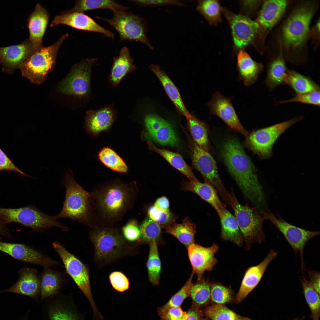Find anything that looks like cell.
<instances>
[{
    "label": "cell",
    "mask_w": 320,
    "mask_h": 320,
    "mask_svg": "<svg viewBox=\"0 0 320 320\" xmlns=\"http://www.w3.org/2000/svg\"><path fill=\"white\" fill-rule=\"evenodd\" d=\"M276 252L271 250L265 258L258 265L251 266L246 271L237 294L235 302H241L257 286L269 264L276 257Z\"/></svg>",
    "instance_id": "cb8c5ba5"
},
{
    "label": "cell",
    "mask_w": 320,
    "mask_h": 320,
    "mask_svg": "<svg viewBox=\"0 0 320 320\" xmlns=\"http://www.w3.org/2000/svg\"><path fill=\"white\" fill-rule=\"evenodd\" d=\"M109 278L112 287L117 291L123 292L128 289L129 285V280L121 272H113L109 275Z\"/></svg>",
    "instance_id": "816d5d0a"
},
{
    "label": "cell",
    "mask_w": 320,
    "mask_h": 320,
    "mask_svg": "<svg viewBox=\"0 0 320 320\" xmlns=\"http://www.w3.org/2000/svg\"><path fill=\"white\" fill-rule=\"evenodd\" d=\"M234 292L229 286L217 282H211L210 302L212 304L225 305L235 302Z\"/></svg>",
    "instance_id": "ee69618b"
},
{
    "label": "cell",
    "mask_w": 320,
    "mask_h": 320,
    "mask_svg": "<svg viewBox=\"0 0 320 320\" xmlns=\"http://www.w3.org/2000/svg\"><path fill=\"white\" fill-rule=\"evenodd\" d=\"M236 57L239 78L245 86H249L256 81L264 66L254 61L244 50L239 52Z\"/></svg>",
    "instance_id": "4dcf8cb0"
},
{
    "label": "cell",
    "mask_w": 320,
    "mask_h": 320,
    "mask_svg": "<svg viewBox=\"0 0 320 320\" xmlns=\"http://www.w3.org/2000/svg\"><path fill=\"white\" fill-rule=\"evenodd\" d=\"M315 11L313 5L308 3L299 5L294 9L283 28V39L286 46L296 48L305 41Z\"/></svg>",
    "instance_id": "9c48e42d"
},
{
    "label": "cell",
    "mask_w": 320,
    "mask_h": 320,
    "mask_svg": "<svg viewBox=\"0 0 320 320\" xmlns=\"http://www.w3.org/2000/svg\"><path fill=\"white\" fill-rule=\"evenodd\" d=\"M39 304L43 320H84L71 294L59 293Z\"/></svg>",
    "instance_id": "9a60e30c"
},
{
    "label": "cell",
    "mask_w": 320,
    "mask_h": 320,
    "mask_svg": "<svg viewBox=\"0 0 320 320\" xmlns=\"http://www.w3.org/2000/svg\"><path fill=\"white\" fill-rule=\"evenodd\" d=\"M149 68L158 78L178 110L187 119L191 117L192 115L185 107L178 89L165 73L158 65L151 64Z\"/></svg>",
    "instance_id": "d6a6232c"
},
{
    "label": "cell",
    "mask_w": 320,
    "mask_h": 320,
    "mask_svg": "<svg viewBox=\"0 0 320 320\" xmlns=\"http://www.w3.org/2000/svg\"><path fill=\"white\" fill-rule=\"evenodd\" d=\"M7 224L0 219V239L1 240L2 237L8 239L13 238L10 233L12 231L8 228Z\"/></svg>",
    "instance_id": "6125c7cd"
},
{
    "label": "cell",
    "mask_w": 320,
    "mask_h": 320,
    "mask_svg": "<svg viewBox=\"0 0 320 320\" xmlns=\"http://www.w3.org/2000/svg\"><path fill=\"white\" fill-rule=\"evenodd\" d=\"M260 213L264 219L271 222L282 234L295 254L296 255L299 252L303 273L305 268L303 257L304 248L309 240L319 235L320 231H310L295 226L288 223L279 216H275L268 210H261Z\"/></svg>",
    "instance_id": "7c38bea8"
},
{
    "label": "cell",
    "mask_w": 320,
    "mask_h": 320,
    "mask_svg": "<svg viewBox=\"0 0 320 320\" xmlns=\"http://www.w3.org/2000/svg\"><path fill=\"white\" fill-rule=\"evenodd\" d=\"M62 183L66 194L62 209L55 215L57 219H70L89 226L92 225L94 202L92 194L87 192L75 181L72 171L68 169Z\"/></svg>",
    "instance_id": "7a4b0ae2"
},
{
    "label": "cell",
    "mask_w": 320,
    "mask_h": 320,
    "mask_svg": "<svg viewBox=\"0 0 320 320\" xmlns=\"http://www.w3.org/2000/svg\"><path fill=\"white\" fill-rule=\"evenodd\" d=\"M284 84L290 87L297 94L320 90L319 86L310 78L292 70L288 69Z\"/></svg>",
    "instance_id": "74e56055"
},
{
    "label": "cell",
    "mask_w": 320,
    "mask_h": 320,
    "mask_svg": "<svg viewBox=\"0 0 320 320\" xmlns=\"http://www.w3.org/2000/svg\"><path fill=\"white\" fill-rule=\"evenodd\" d=\"M98 156L103 164L113 171L126 172L128 170L127 166L123 159L108 147L103 148L99 152Z\"/></svg>",
    "instance_id": "bcb514c9"
},
{
    "label": "cell",
    "mask_w": 320,
    "mask_h": 320,
    "mask_svg": "<svg viewBox=\"0 0 320 320\" xmlns=\"http://www.w3.org/2000/svg\"><path fill=\"white\" fill-rule=\"evenodd\" d=\"M196 9L212 26H216L222 22L223 7L218 1L199 0Z\"/></svg>",
    "instance_id": "ab89813d"
},
{
    "label": "cell",
    "mask_w": 320,
    "mask_h": 320,
    "mask_svg": "<svg viewBox=\"0 0 320 320\" xmlns=\"http://www.w3.org/2000/svg\"><path fill=\"white\" fill-rule=\"evenodd\" d=\"M0 219L6 224L20 223L31 228L33 232L42 231L53 227L63 231L68 230L67 227L57 221L55 215H46L33 205L16 208L0 207Z\"/></svg>",
    "instance_id": "8992f818"
},
{
    "label": "cell",
    "mask_w": 320,
    "mask_h": 320,
    "mask_svg": "<svg viewBox=\"0 0 320 320\" xmlns=\"http://www.w3.org/2000/svg\"><path fill=\"white\" fill-rule=\"evenodd\" d=\"M162 228L160 225L149 218L146 219L140 228L141 241L149 244L155 241L159 244L161 242Z\"/></svg>",
    "instance_id": "7dc6e473"
},
{
    "label": "cell",
    "mask_w": 320,
    "mask_h": 320,
    "mask_svg": "<svg viewBox=\"0 0 320 320\" xmlns=\"http://www.w3.org/2000/svg\"><path fill=\"white\" fill-rule=\"evenodd\" d=\"M194 273L191 274L185 283L163 306L158 308V315L168 308L172 307H180L184 300L189 296L190 290L193 283Z\"/></svg>",
    "instance_id": "c3c4849f"
},
{
    "label": "cell",
    "mask_w": 320,
    "mask_h": 320,
    "mask_svg": "<svg viewBox=\"0 0 320 320\" xmlns=\"http://www.w3.org/2000/svg\"><path fill=\"white\" fill-rule=\"evenodd\" d=\"M220 219L222 239L230 241L239 247H241L244 240L235 216L225 208L223 216Z\"/></svg>",
    "instance_id": "836d02e7"
},
{
    "label": "cell",
    "mask_w": 320,
    "mask_h": 320,
    "mask_svg": "<svg viewBox=\"0 0 320 320\" xmlns=\"http://www.w3.org/2000/svg\"><path fill=\"white\" fill-rule=\"evenodd\" d=\"M147 144L150 149L160 155L172 166L185 175L189 180H198L193 174L190 167L180 155L165 149L159 148L150 141H147Z\"/></svg>",
    "instance_id": "8d00e7d4"
},
{
    "label": "cell",
    "mask_w": 320,
    "mask_h": 320,
    "mask_svg": "<svg viewBox=\"0 0 320 320\" xmlns=\"http://www.w3.org/2000/svg\"><path fill=\"white\" fill-rule=\"evenodd\" d=\"M303 119L302 117L298 116L254 131L247 136V144L252 151L262 159H268L272 155L273 146L279 137L289 128Z\"/></svg>",
    "instance_id": "8fae6325"
},
{
    "label": "cell",
    "mask_w": 320,
    "mask_h": 320,
    "mask_svg": "<svg viewBox=\"0 0 320 320\" xmlns=\"http://www.w3.org/2000/svg\"><path fill=\"white\" fill-rule=\"evenodd\" d=\"M28 314L26 315L25 316V317H24L22 320H28V316L29 315Z\"/></svg>",
    "instance_id": "be15d7a7"
},
{
    "label": "cell",
    "mask_w": 320,
    "mask_h": 320,
    "mask_svg": "<svg viewBox=\"0 0 320 320\" xmlns=\"http://www.w3.org/2000/svg\"><path fill=\"white\" fill-rule=\"evenodd\" d=\"M111 18L96 16L111 25L118 32L120 41L139 42L146 45L150 49L153 47L147 37L146 22L142 17L125 11L113 12Z\"/></svg>",
    "instance_id": "30bf717a"
},
{
    "label": "cell",
    "mask_w": 320,
    "mask_h": 320,
    "mask_svg": "<svg viewBox=\"0 0 320 320\" xmlns=\"http://www.w3.org/2000/svg\"><path fill=\"white\" fill-rule=\"evenodd\" d=\"M221 153L230 174L244 196L261 209L265 205L263 187L255 167L241 144L235 137H229L223 143Z\"/></svg>",
    "instance_id": "6da1fadb"
},
{
    "label": "cell",
    "mask_w": 320,
    "mask_h": 320,
    "mask_svg": "<svg viewBox=\"0 0 320 320\" xmlns=\"http://www.w3.org/2000/svg\"><path fill=\"white\" fill-rule=\"evenodd\" d=\"M131 188L116 182L103 187L96 193L97 207L105 219L114 221L121 218L133 201V189Z\"/></svg>",
    "instance_id": "3957f363"
},
{
    "label": "cell",
    "mask_w": 320,
    "mask_h": 320,
    "mask_svg": "<svg viewBox=\"0 0 320 320\" xmlns=\"http://www.w3.org/2000/svg\"><path fill=\"white\" fill-rule=\"evenodd\" d=\"M180 189L193 193L210 204L215 209L220 218L222 217L225 206L220 201L214 187L209 183L199 180L184 181Z\"/></svg>",
    "instance_id": "83f0119b"
},
{
    "label": "cell",
    "mask_w": 320,
    "mask_h": 320,
    "mask_svg": "<svg viewBox=\"0 0 320 320\" xmlns=\"http://www.w3.org/2000/svg\"><path fill=\"white\" fill-rule=\"evenodd\" d=\"M231 203L238 226L246 244V249H249L255 243L264 241L265 235L263 229L264 220L256 207L243 205L238 201L233 192L230 194Z\"/></svg>",
    "instance_id": "52a82bcc"
},
{
    "label": "cell",
    "mask_w": 320,
    "mask_h": 320,
    "mask_svg": "<svg viewBox=\"0 0 320 320\" xmlns=\"http://www.w3.org/2000/svg\"><path fill=\"white\" fill-rule=\"evenodd\" d=\"M99 9H107L113 12L125 11L128 7L113 0H80L76 1L74 6L71 9L64 12L83 13L87 11Z\"/></svg>",
    "instance_id": "d590c367"
},
{
    "label": "cell",
    "mask_w": 320,
    "mask_h": 320,
    "mask_svg": "<svg viewBox=\"0 0 320 320\" xmlns=\"http://www.w3.org/2000/svg\"><path fill=\"white\" fill-rule=\"evenodd\" d=\"M116 111L111 105H108L97 110H89L86 112L84 127L86 131L96 135L108 129L114 122Z\"/></svg>",
    "instance_id": "484cf974"
},
{
    "label": "cell",
    "mask_w": 320,
    "mask_h": 320,
    "mask_svg": "<svg viewBox=\"0 0 320 320\" xmlns=\"http://www.w3.org/2000/svg\"><path fill=\"white\" fill-rule=\"evenodd\" d=\"M287 1H265L255 20L259 28L261 39L264 38L281 18L288 5Z\"/></svg>",
    "instance_id": "44dd1931"
},
{
    "label": "cell",
    "mask_w": 320,
    "mask_h": 320,
    "mask_svg": "<svg viewBox=\"0 0 320 320\" xmlns=\"http://www.w3.org/2000/svg\"><path fill=\"white\" fill-rule=\"evenodd\" d=\"M219 248L218 244L214 243L209 247H205L194 243L187 248L188 258L191 264L192 271L201 279L204 272L213 269L217 262L215 257Z\"/></svg>",
    "instance_id": "d6986e66"
},
{
    "label": "cell",
    "mask_w": 320,
    "mask_h": 320,
    "mask_svg": "<svg viewBox=\"0 0 320 320\" xmlns=\"http://www.w3.org/2000/svg\"><path fill=\"white\" fill-rule=\"evenodd\" d=\"M204 315L201 308L192 306L181 320H200Z\"/></svg>",
    "instance_id": "680465c9"
},
{
    "label": "cell",
    "mask_w": 320,
    "mask_h": 320,
    "mask_svg": "<svg viewBox=\"0 0 320 320\" xmlns=\"http://www.w3.org/2000/svg\"><path fill=\"white\" fill-rule=\"evenodd\" d=\"M211 284L209 278L203 277L192 284L189 295L192 306L201 308L210 302Z\"/></svg>",
    "instance_id": "f35d334b"
},
{
    "label": "cell",
    "mask_w": 320,
    "mask_h": 320,
    "mask_svg": "<svg viewBox=\"0 0 320 320\" xmlns=\"http://www.w3.org/2000/svg\"><path fill=\"white\" fill-rule=\"evenodd\" d=\"M164 229L165 232L172 235L187 248L195 243L196 225L188 216L186 217L181 223L179 224L174 222Z\"/></svg>",
    "instance_id": "1f68e13d"
},
{
    "label": "cell",
    "mask_w": 320,
    "mask_h": 320,
    "mask_svg": "<svg viewBox=\"0 0 320 320\" xmlns=\"http://www.w3.org/2000/svg\"><path fill=\"white\" fill-rule=\"evenodd\" d=\"M155 208L166 212H170L169 203L166 196L159 197L156 200L153 206Z\"/></svg>",
    "instance_id": "94428289"
},
{
    "label": "cell",
    "mask_w": 320,
    "mask_h": 320,
    "mask_svg": "<svg viewBox=\"0 0 320 320\" xmlns=\"http://www.w3.org/2000/svg\"><path fill=\"white\" fill-rule=\"evenodd\" d=\"M49 268H44L40 275V295L39 304L59 293L64 284L65 279L62 275Z\"/></svg>",
    "instance_id": "f546056e"
},
{
    "label": "cell",
    "mask_w": 320,
    "mask_h": 320,
    "mask_svg": "<svg viewBox=\"0 0 320 320\" xmlns=\"http://www.w3.org/2000/svg\"><path fill=\"white\" fill-rule=\"evenodd\" d=\"M11 171L17 172L24 176H28L18 168L6 154L0 148V171Z\"/></svg>",
    "instance_id": "db71d44e"
},
{
    "label": "cell",
    "mask_w": 320,
    "mask_h": 320,
    "mask_svg": "<svg viewBox=\"0 0 320 320\" xmlns=\"http://www.w3.org/2000/svg\"><path fill=\"white\" fill-rule=\"evenodd\" d=\"M291 102L300 103L319 107L320 105V90L303 94H296L293 95V97L292 98L278 101L277 103L282 104Z\"/></svg>",
    "instance_id": "681fc988"
},
{
    "label": "cell",
    "mask_w": 320,
    "mask_h": 320,
    "mask_svg": "<svg viewBox=\"0 0 320 320\" xmlns=\"http://www.w3.org/2000/svg\"><path fill=\"white\" fill-rule=\"evenodd\" d=\"M288 70L281 56H279L270 62L265 80V84L270 91L284 84Z\"/></svg>",
    "instance_id": "e575fe53"
},
{
    "label": "cell",
    "mask_w": 320,
    "mask_h": 320,
    "mask_svg": "<svg viewBox=\"0 0 320 320\" xmlns=\"http://www.w3.org/2000/svg\"><path fill=\"white\" fill-rule=\"evenodd\" d=\"M309 281L314 289L320 294V272L316 271L309 270Z\"/></svg>",
    "instance_id": "91938a15"
},
{
    "label": "cell",
    "mask_w": 320,
    "mask_h": 320,
    "mask_svg": "<svg viewBox=\"0 0 320 320\" xmlns=\"http://www.w3.org/2000/svg\"><path fill=\"white\" fill-rule=\"evenodd\" d=\"M49 19L48 12L39 3L36 5L33 11L28 17L27 21L29 32L28 39L35 50L43 47V39Z\"/></svg>",
    "instance_id": "4316f807"
},
{
    "label": "cell",
    "mask_w": 320,
    "mask_h": 320,
    "mask_svg": "<svg viewBox=\"0 0 320 320\" xmlns=\"http://www.w3.org/2000/svg\"><path fill=\"white\" fill-rule=\"evenodd\" d=\"M187 120L191 133L196 143L201 148L209 152V143L206 126L192 115Z\"/></svg>",
    "instance_id": "f6af8a7d"
},
{
    "label": "cell",
    "mask_w": 320,
    "mask_h": 320,
    "mask_svg": "<svg viewBox=\"0 0 320 320\" xmlns=\"http://www.w3.org/2000/svg\"><path fill=\"white\" fill-rule=\"evenodd\" d=\"M93 244L95 255L97 259L103 260L114 257L118 255L124 245L121 236L115 229L100 228L90 233Z\"/></svg>",
    "instance_id": "2e32d148"
},
{
    "label": "cell",
    "mask_w": 320,
    "mask_h": 320,
    "mask_svg": "<svg viewBox=\"0 0 320 320\" xmlns=\"http://www.w3.org/2000/svg\"><path fill=\"white\" fill-rule=\"evenodd\" d=\"M208 105L211 113L218 116L231 128L245 136L248 135L240 123L229 98L217 92Z\"/></svg>",
    "instance_id": "7402d4cb"
},
{
    "label": "cell",
    "mask_w": 320,
    "mask_h": 320,
    "mask_svg": "<svg viewBox=\"0 0 320 320\" xmlns=\"http://www.w3.org/2000/svg\"><path fill=\"white\" fill-rule=\"evenodd\" d=\"M97 61L96 58H87L74 65L68 76L60 84L59 91L79 97L87 95L90 91L92 68Z\"/></svg>",
    "instance_id": "4fadbf2b"
},
{
    "label": "cell",
    "mask_w": 320,
    "mask_h": 320,
    "mask_svg": "<svg viewBox=\"0 0 320 320\" xmlns=\"http://www.w3.org/2000/svg\"><path fill=\"white\" fill-rule=\"evenodd\" d=\"M52 246L62 260L67 273L87 299L92 309L95 318L97 320H102L103 317L99 311L92 295L87 267L59 242H54Z\"/></svg>",
    "instance_id": "ba28073f"
},
{
    "label": "cell",
    "mask_w": 320,
    "mask_h": 320,
    "mask_svg": "<svg viewBox=\"0 0 320 320\" xmlns=\"http://www.w3.org/2000/svg\"><path fill=\"white\" fill-rule=\"evenodd\" d=\"M68 33L62 35L55 43L34 51L20 65L22 75L32 83L43 82L55 64L57 53Z\"/></svg>",
    "instance_id": "277c9868"
},
{
    "label": "cell",
    "mask_w": 320,
    "mask_h": 320,
    "mask_svg": "<svg viewBox=\"0 0 320 320\" xmlns=\"http://www.w3.org/2000/svg\"><path fill=\"white\" fill-rule=\"evenodd\" d=\"M259 1H241L239 2L240 12L239 13L250 18L257 10L260 3Z\"/></svg>",
    "instance_id": "9f6ffc18"
},
{
    "label": "cell",
    "mask_w": 320,
    "mask_h": 320,
    "mask_svg": "<svg viewBox=\"0 0 320 320\" xmlns=\"http://www.w3.org/2000/svg\"><path fill=\"white\" fill-rule=\"evenodd\" d=\"M65 25L75 28L101 33L107 37L113 39L114 34L110 31L101 26L93 19L83 13L65 12L55 16L50 26Z\"/></svg>",
    "instance_id": "603a6c76"
},
{
    "label": "cell",
    "mask_w": 320,
    "mask_h": 320,
    "mask_svg": "<svg viewBox=\"0 0 320 320\" xmlns=\"http://www.w3.org/2000/svg\"><path fill=\"white\" fill-rule=\"evenodd\" d=\"M0 251L19 261L39 265L44 268L60 264L33 247L25 244L0 241Z\"/></svg>",
    "instance_id": "ac0fdd59"
},
{
    "label": "cell",
    "mask_w": 320,
    "mask_h": 320,
    "mask_svg": "<svg viewBox=\"0 0 320 320\" xmlns=\"http://www.w3.org/2000/svg\"><path fill=\"white\" fill-rule=\"evenodd\" d=\"M131 1L140 5L144 6L172 5L185 7V6L180 1L174 0H134Z\"/></svg>",
    "instance_id": "11a10c76"
},
{
    "label": "cell",
    "mask_w": 320,
    "mask_h": 320,
    "mask_svg": "<svg viewBox=\"0 0 320 320\" xmlns=\"http://www.w3.org/2000/svg\"><path fill=\"white\" fill-rule=\"evenodd\" d=\"M222 14L229 26L233 42L232 53L236 57L241 51L252 46L259 49L261 40L257 23L251 18L239 14H235L223 7Z\"/></svg>",
    "instance_id": "5b68a950"
},
{
    "label": "cell",
    "mask_w": 320,
    "mask_h": 320,
    "mask_svg": "<svg viewBox=\"0 0 320 320\" xmlns=\"http://www.w3.org/2000/svg\"><path fill=\"white\" fill-rule=\"evenodd\" d=\"M149 250L146 265L149 281L154 286L159 284L161 270V265L155 241L149 244Z\"/></svg>",
    "instance_id": "60d3db41"
},
{
    "label": "cell",
    "mask_w": 320,
    "mask_h": 320,
    "mask_svg": "<svg viewBox=\"0 0 320 320\" xmlns=\"http://www.w3.org/2000/svg\"><path fill=\"white\" fill-rule=\"evenodd\" d=\"M145 130L143 137L146 140L161 145L176 146L179 140L173 127L168 121L154 114L146 116L144 119Z\"/></svg>",
    "instance_id": "e0dca14e"
},
{
    "label": "cell",
    "mask_w": 320,
    "mask_h": 320,
    "mask_svg": "<svg viewBox=\"0 0 320 320\" xmlns=\"http://www.w3.org/2000/svg\"><path fill=\"white\" fill-rule=\"evenodd\" d=\"M203 313L210 320H252L236 313L225 305L212 304L206 307Z\"/></svg>",
    "instance_id": "b9f144b4"
},
{
    "label": "cell",
    "mask_w": 320,
    "mask_h": 320,
    "mask_svg": "<svg viewBox=\"0 0 320 320\" xmlns=\"http://www.w3.org/2000/svg\"><path fill=\"white\" fill-rule=\"evenodd\" d=\"M35 50L28 39L18 44L0 47V64L11 73Z\"/></svg>",
    "instance_id": "d4e9b609"
},
{
    "label": "cell",
    "mask_w": 320,
    "mask_h": 320,
    "mask_svg": "<svg viewBox=\"0 0 320 320\" xmlns=\"http://www.w3.org/2000/svg\"><path fill=\"white\" fill-rule=\"evenodd\" d=\"M133 63L129 49L123 47L119 55L113 57L109 76V81L112 86H116L125 76L136 69Z\"/></svg>",
    "instance_id": "f1b7e54d"
},
{
    "label": "cell",
    "mask_w": 320,
    "mask_h": 320,
    "mask_svg": "<svg viewBox=\"0 0 320 320\" xmlns=\"http://www.w3.org/2000/svg\"><path fill=\"white\" fill-rule=\"evenodd\" d=\"M293 320H300V319H294Z\"/></svg>",
    "instance_id": "03108f58"
},
{
    "label": "cell",
    "mask_w": 320,
    "mask_h": 320,
    "mask_svg": "<svg viewBox=\"0 0 320 320\" xmlns=\"http://www.w3.org/2000/svg\"><path fill=\"white\" fill-rule=\"evenodd\" d=\"M18 279L9 288L0 291V293L11 292L25 295L38 303L40 299V275L35 269L26 266L18 272Z\"/></svg>",
    "instance_id": "ffe728a7"
},
{
    "label": "cell",
    "mask_w": 320,
    "mask_h": 320,
    "mask_svg": "<svg viewBox=\"0 0 320 320\" xmlns=\"http://www.w3.org/2000/svg\"><path fill=\"white\" fill-rule=\"evenodd\" d=\"M148 213L149 218L159 224L162 228H164L175 221L174 216L171 212L163 211L156 209L153 206L149 208Z\"/></svg>",
    "instance_id": "f907efd6"
},
{
    "label": "cell",
    "mask_w": 320,
    "mask_h": 320,
    "mask_svg": "<svg viewBox=\"0 0 320 320\" xmlns=\"http://www.w3.org/2000/svg\"><path fill=\"white\" fill-rule=\"evenodd\" d=\"M303 294L311 312L313 320H319L320 303L319 294L313 288L309 281L304 276L300 279Z\"/></svg>",
    "instance_id": "7bdbcfd3"
},
{
    "label": "cell",
    "mask_w": 320,
    "mask_h": 320,
    "mask_svg": "<svg viewBox=\"0 0 320 320\" xmlns=\"http://www.w3.org/2000/svg\"><path fill=\"white\" fill-rule=\"evenodd\" d=\"M124 235L127 240L131 241H136L140 238V231L137 222L135 220L130 221L123 228Z\"/></svg>",
    "instance_id": "f5cc1de1"
},
{
    "label": "cell",
    "mask_w": 320,
    "mask_h": 320,
    "mask_svg": "<svg viewBox=\"0 0 320 320\" xmlns=\"http://www.w3.org/2000/svg\"><path fill=\"white\" fill-rule=\"evenodd\" d=\"M200 320H210V319H207H207H205V318H203V317H202V318H201V319H200Z\"/></svg>",
    "instance_id": "e7e4bbea"
},
{
    "label": "cell",
    "mask_w": 320,
    "mask_h": 320,
    "mask_svg": "<svg viewBox=\"0 0 320 320\" xmlns=\"http://www.w3.org/2000/svg\"><path fill=\"white\" fill-rule=\"evenodd\" d=\"M185 313L180 307H172L159 315L161 320H181Z\"/></svg>",
    "instance_id": "6f0895ef"
},
{
    "label": "cell",
    "mask_w": 320,
    "mask_h": 320,
    "mask_svg": "<svg viewBox=\"0 0 320 320\" xmlns=\"http://www.w3.org/2000/svg\"><path fill=\"white\" fill-rule=\"evenodd\" d=\"M192 160L193 165L202 175L205 182L211 185L224 202L229 205L230 193L225 188L221 180L216 162L209 152L195 143L192 146Z\"/></svg>",
    "instance_id": "5bb4252c"
}]
</instances>
